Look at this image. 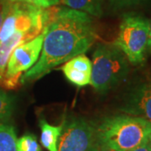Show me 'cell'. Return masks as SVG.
<instances>
[{
	"label": "cell",
	"mask_w": 151,
	"mask_h": 151,
	"mask_svg": "<svg viewBox=\"0 0 151 151\" xmlns=\"http://www.w3.org/2000/svg\"><path fill=\"white\" fill-rule=\"evenodd\" d=\"M97 39L91 15L67 7H50L40 55L37 62L22 75L19 82L25 84L42 78L55 66L84 54Z\"/></svg>",
	"instance_id": "6da1fadb"
},
{
	"label": "cell",
	"mask_w": 151,
	"mask_h": 151,
	"mask_svg": "<svg viewBox=\"0 0 151 151\" xmlns=\"http://www.w3.org/2000/svg\"><path fill=\"white\" fill-rule=\"evenodd\" d=\"M151 123L129 114L106 117L96 126V143L118 151H131L148 141Z\"/></svg>",
	"instance_id": "7a4b0ae2"
},
{
	"label": "cell",
	"mask_w": 151,
	"mask_h": 151,
	"mask_svg": "<svg viewBox=\"0 0 151 151\" xmlns=\"http://www.w3.org/2000/svg\"><path fill=\"white\" fill-rule=\"evenodd\" d=\"M91 85L105 94L119 86L129 72V61L113 44H98L92 54Z\"/></svg>",
	"instance_id": "3957f363"
},
{
	"label": "cell",
	"mask_w": 151,
	"mask_h": 151,
	"mask_svg": "<svg viewBox=\"0 0 151 151\" xmlns=\"http://www.w3.org/2000/svg\"><path fill=\"white\" fill-rule=\"evenodd\" d=\"M150 21L138 14H125L119 25L113 45L133 65L142 64L145 59Z\"/></svg>",
	"instance_id": "277c9868"
},
{
	"label": "cell",
	"mask_w": 151,
	"mask_h": 151,
	"mask_svg": "<svg viewBox=\"0 0 151 151\" xmlns=\"http://www.w3.org/2000/svg\"><path fill=\"white\" fill-rule=\"evenodd\" d=\"M44 37L45 29L36 37L20 44L13 50L0 85L6 89H14L17 87L20 83L22 75L37 62L41 53Z\"/></svg>",
	"instance_id": "5b68a950"
},
{
	"label": "cell",
	"mask_w": 151,
	"mask_h": 151,
	"mask_svg": "<svg viewBox=\"0 0 151 151\" xmlns=\"http://www.w3.org/2000/svg\"><path fill=\"white\" fill-rule=\"evenodd\" d=\"M96 142V126L83 118L64 120L57 151H88Z\"/></svg>",
	"instance_id": "8992f818"
},
{
	"label": "cell",
	"mask_w": 151,
	"mask_h": 151,
	"mask_svg": "<svg viewBox=\"0 0 151 151\" xmlns=\"http://www.w3.org/2000/svg\"><path fill=\"white\" fill-rule=\"evenodd\" d=\"M120 111L151 123V81L132 87L125 95Z\"/></svg>",
	"instance_id": "52a82bcc"
},
{
	"label": "cell",
	"mask_w": 151,
	"mask_h": 151,
	"mask_svg": "<svg viewBox=\"0 0 151 151\" xmlns=\"http://www.w3.org/2000/svg\"><path fill=\"white\" fill-rule=\"evenodd\" d=\"M92 66V60L85 54H81L65 62L61 70L67 81L83 87L91 84Z\"/></svg>",
	"instance_id": "ba28073f"
},
{
	"label": "cell",
	"mask_w": 151,
	"mask_h": 151,
	"mask_svg": "<svg viewBox=\"0 0 151 151\" xmlns=\"http://www.w3.org/2000/svg\"><path fill=\"white\" fill-rule=\"evenodd\" d=\"M39 35L34 32L17 31L6 40L0 42V84L4 79L6 67L13 50L20 44L29 41Z\"/></svg>",
	"instance_id": "9c48e42d"
},
{
	"label": "cell",
	"mask_w": 151,
	"mask_h": 151,
	"mask_svg": "<svg viewBox=\"0 0 151 151\" xmlns=\"http://www.w3.org/2000/svg\"><path fill=\"white\" fill-rule=\"evenodd\" d=\"M63 123L55 126L45 121V119H40L39 126L40 129V142L44 148L48 151H57L58 141L63 129Z\"/></svg>",
	"instance_id": "30bf717a"
},
{
	"label": "cell",
	"mask_w": 151,
	"mask_h": 151,
	"mask_svg": "<svg viewBox=\"0 0 151 151\" xmlns=\"http://www.w3.org/2000/svg\"><path fill=\"white\" fill-rule=\"evenodd\" d=\"M67 8L84 12L93 17H101L104 0H59Z\"/></svg>",
	"instance_id": "8fae6325"
},
{
	"label": "cell",
	"mask_w": 151,
	"mask_h": 151,
	"mask_svg": "<svg viewBox=\"0 0 151 151\" xmlns=\"http://www.w3.org/2000/svg\"><path fill=\"white\" fill-rule=\"evenodd\" d=\"M17 140L14 127L0 123V151H17Z\"/></svg>",
	"instance_id": "7c38bea8"
},
{
	"label": "cell",
	"mask_w": 151,
	"mask_h": 151,
	"mask_svg": "<svg viewBox=\"0 0 151 151\" xmlns=\"http://www.w3.org/2000/svg\"><path fill=\"white\" fill-rule=\"evenodd\" d=\"M14 110V98L4 91L0 90V121L10 118Z\"/></svg>",
	"instance_id": "4fadbf2b"
},
{
	"label": "cell",
	"mask_w": 151,
	"mask_h": 151,
	"mask_svg": "<svg viewBox=\"0 0 151 151\" xmlns=\"http://www.w3.org/2000/svg\"><path fill=\"white\" fill-rule=\"evenodd\" d=\"M17 151H42V150L35 135L25 134L17 140Z\"/></svg>",
	"instance_id": "5bb4252c"
},
{
	"label": "cell",
	"mask_w": 151,
	"mask_h": 151,
	"mask_svg": "<svg viewBox=\"0 0 151 151\" xmlns=\"http://www.w3.org/2000/svg\"><path fill=\"white\" fill-rule=\"evenodd\" d=\"M110 6L115 10H119L145 3L149 0H108Z\"/></svg>",
	"instance_id": "9a60e30c"
},
{
	"label": "cell",
	"mask_w": 151,
	"mask_h": 151,
	"mask_svg": "<svg viewBox=\"0 0 151 151\" xmlns=\"http://www.w3.org/2000/svg\"><path fill=\"white\" fill-rule=\"evenodd\" d=\"M14 3H24L31 5L37 6L44 9L50 8L55 4L59 3V0H9Z\"/></svg>",
	"instance_id": "2e32d148"
},
{
	"label": "cell",
	"mask_w": 151,
	"mask_h": 151,
	"mask_svg": "<svg viewBox=\"0 0 151 151\" xmlns=\"http://www.w3.org/2000/svg\"><path fill=\"white\" fill-rule=\"evenodd\" d=\"M6 9H7V2H0V29L5 16Z\"/></svg>",
	"instance_id": "e0dca14e"
},
{
	"label": "cell",
	"mask_w": 151,
	"mask_h": 151,
	"mask_svg": "<svg viewBox=\"0 0 151 151\" xmlns=\"http://www.w3.org/2000/svg\"><path fill=\"white\" fill-rule=\"evenodd\" d=\"M131 151H151V146L147 141L145 143L142 144L141 145L136 147L135 149L132 150Z\"/></svg>",
	"instance_id": "ac0fdd59"
},
{
	"label": "cell",
	"mask_w": 151,
	"mask_h": 151,
	"mask_svg": "<svg viewBox=\"0 0 151 151\" xmlns=\"http://www.w3.org/2000/svg\"><path fill=\"white\" fill-rule=\"evenodd\" d=\"M96 144H97V147L99 149V151H118L113 149V148H111V147H109V146L103 145V144H97V143H96Z\"/></svg>",
	"instance_id": "d6986e66"
},
{
	"label": "cell",
	"mask_w": 151,
	"mask_h": 151,
	"mask_svg": "<svg viewBox=\"0 0 151 151\" xmlns=\"http://www.w3.org/2000/svg\"><path fill=\"white\" fill-rule=\"evenodd\" d=\"M147 50H149L150 53H151V19L150 21V27H149V39H148Z\"/></svg>",
	"instance_id": "ffe728a7"
},
{
	"label": "cell",
	"mask_w": 151,
	"mask_h": 151,
	"mask_svg": "<svg viewBox=\"0 0 151 151\" xmlns=\"http://www.w3.org/2000/svg\"><path fill=\"white\" fill-rule=\"evenodd\" d=\"M88 151H99V149H98V147H97L96 142H95V144L89 149V150Z\"/></svg>",
	"instance_id": "44dd1931"
},
{
	"label": "cell",
	"mask_w": 151,
	"mask_h": 151,
	"mask_svg": "<svg viewBox=\"0 0 151 151\" xmlns=\"http://www.w3.org/2000/svg\"><path fill=\"white\" fill-rule=\"evenodd\" d=\"M148 142H149V144L151 146V131L150 133V134H149V137H148Z\"/></svg>",
	"instance_id": "7402d4cb"
}]
</instances>
